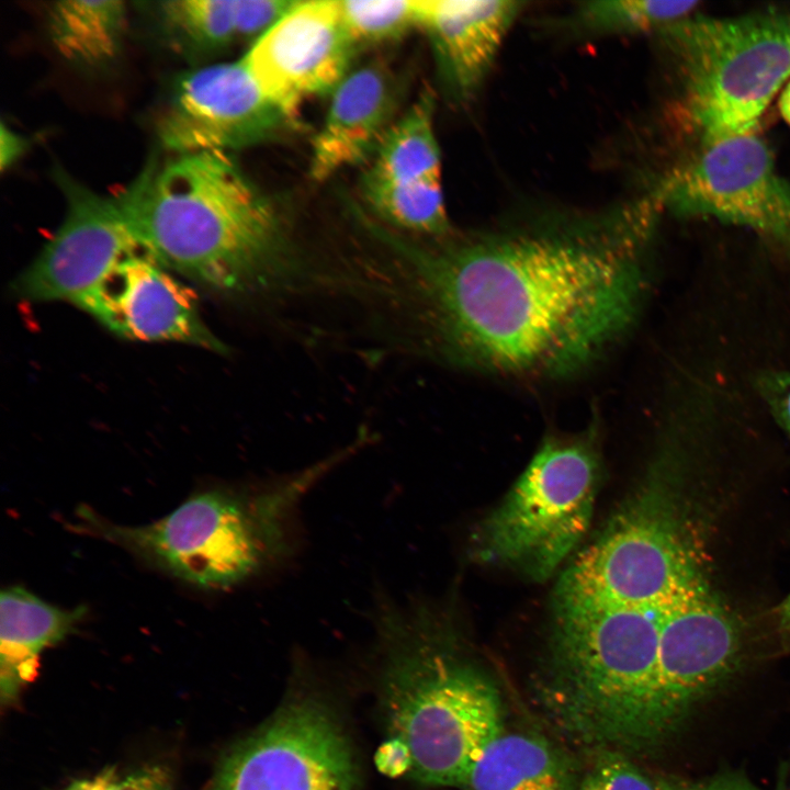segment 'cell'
Masks as SVG:
<instances>
[{
  "mask_svg": "<svg viewBox=\"0 0 790 790\" xmlns=\"http://www.w3.org/2000/svg\"><path fill=\"white\" fill-rule=\"evenodd\" d=\"M661 205L653 192L428 242L375 226L394 258L370 281L431 358L504 375H569L634 325Z\"/></svg>",
  "mask_w": 790,
  "mask_h": 790,
  "instance_id": "1",
  "label": "cell"
},
{
  "mask_svg": "<svg viewBox=\"0 0 790 790\" xmlns=\"http://www.w3.org/2000/svg\"><path fill=\"white\" fill-rule=\"evenodd\" d=\"M139 249L221 294H276L302 275L287 221L232 154L149 161L115 196Z\"/></svg>",
  "mask_w": 790,
  "mask_h": 790,
  "instance_id": "2",
  "label": "cell"
},
{
  "mask_svg": "<svg viewBox=\"0 0 790 790\" xmlns=\"http://www.w3.org/2000/svg\"><path fill=\"white\" fill-rule=\"evenodd\" d=\"M537 706L568 742L629 757L661 746L656 725L662 609L555 600Z\"/></svg>",
  "mask_w": 790,
  "mask_h": 790,
  "instance_id": "3",
  "label": "cell"
},
{
  "mask_svg": "<svg viewBox=\"0 0 790 790\" xmlns=\"http://www.w3.org/2000/svg\"><path fill=\"white\" fill-rule=\"evenodd\" d=\"M376 623L395 755L415 781L462 788L503 732L498 688L458 652L447 622L426 605L385 606Z\"/></svg>",
  "mask_w": 790,
  "mask_h": 790,
  "instance_id": "4",
  "label": "cell"
},
{
  "mask_svg": "<svg viewBox=\"0 0 790 790\" xmlns=\"http://www.w3.org/2000/svg\"><path fill=\"white\" fill-rule=\"evenodd\" d=\"M337 464L330 455L242 495L199 494L147 526L109 524L93 515L84 518L102 535L181 579L229 588L290 557L301 504Z\"/></svg>",
  "mask_w": 790,
  "mask_h": 790,
  "instance_id": "5",
  "label": "cell"
},
{
  "mask_svg": "<svg viewBox=\"0 0 790 790\" xmlns=\"http://www.w3.org/2000/svg\"><path fill=\"white\" fill-rule=\"evenodd\" d=\"M703 142L755 133L790 77V11L686 18L662 31Z\"/></svg>",
  "mask_w": 790,
  "mask_h": 790,
  "instance_id": "6",
  "label": "cell"
},
{
  "mask_svg": "<svg viewBox=\"0 0 790 790\" xmlns=\"http://www.w3.org/2000/svg\"><path fill=\"white\" fill-rule=\"evenodd\" d=\"M596 430L548 438L476 537L477 555L548 578L587 532L599 477Z\"/></svg>",
  "mask_w": 790,
  "mask_h": 790,
  "instance_id": "7",
  "label": "cell"
},
{
  "mask_svg": "<svg viewBox=\"0 0 790 790\" xmlns=\"http://www.w3.org/2000/svg\"><path fill=\"white\" fill-rule=\"evenodd\" d=\"M567 567L555 600L664 609L701 572L682 531L663 461Z\"/></svg>",
  "mask_w": 790,
  "mask_h": 790,
  "instance_id": "8",
  "label": "cell"
},
{
  "mask_svg": "<svg viewBox=\"0 0 790 790\" xmlns=\"http://www.w3.org/2000/svg\"><path fill=\"white\" fill-rule=\"evenodd\" d=\"M208 790H359L342 727L324 703L297 698L225 756Z\"/></svg>",
  "mask_w": 790,
  "mask_h": 790,
  "instance_id": "9",
  "label": "cell"
},
{
  "mask_svg": "<svg viewBox=\"0 0 790 790\" xmlns=\"http://www.w3.org/2000/svg\"><path fill=\"white\" fill-rule=\"evenodd\" d=\"M656 191L678 215L743 226L790 251V185L755 133L703 142Z\"/></svg>",
  "mask_w": 790,
  "mask_h": 790,
  "instance_id": "10",
  "label": "cell"
},
{
  "mask_svg": "<svg viewBox=\"0 0 790 790\" xmlns=\"http://www.w3.org/2000/svg\"><path fill=\"white\" fill-rule=\"evenodd\" d=\"M161 145L185 155L248 148L297 129V116L272 101L242 60L177 75L157 120Z\"/></svg>",
  "mask_w": 790,
  "mask_h": 790,
  "instance_id": "11",
  "label": "cell"
},
{
  "mask_svg": "<svg viewBox=\"0 0 790 790\" xmlns=\"http://www.w3.org/2000/svg\"><path fill=\"white\" fill-rule=\"evenodd\" d=\"M738 653L736 624L702 574L697 575L662 610L656 693L661 745L693 706L732 674Z\"/></svg>",
  "mask_w": 790,
  "mask_h": 790,
  "instance_id": "12",
  "label": "cell"
},
{
  "mask_svg": "<svg viewBox=\"0 0 790 790\" xmlns=\"http://www.w3.org/2000/svg\"><path fill=\"white\" fill-rule=\"evenodd\" d=\"M66 200L61 225L14 282L33 302H68L79 307L115 264L139 249L115 198H106L59 170Z\"/></svg>",
  "mask_w": 790,
  "mask_h": 790,
  "instance_id": "13",
  "label": "cell"
},
{
  "mask_svg": "<svg viewBox=\"0 0 790 790\" xmlns=\"http://www.w3.org/2000/svg\"><path fill=\"white\" fill-rule=\"evenodd\" d=\"M357 50L339 1H297L241 60L260 89L297 116L305 100L334 92Z\"/></svg>",
  "mask_w": 790,
  "mask_h": 790,
  "instance_id": "14",
  "label": "cell"
},
{
  "mask_svg": "<svg viewBox=\"0 0 790 790\" xmlns=\"http://www.w3.org/2000/svg\"><path fill=\"white\" fill-rule=\"evenodd\" d=\"M79 308L124 339L227 352L203 321L194 292L144 251L121 259Z\"/></svg>",
  "mask_w": 790,
  "mask_h": 790,
  "instance_id": "15",
  "label": "cell"
},
{
  "mask_svg": "<svg viewBox=\"0 0 790 790\" xmlns=\"http://www.w3.org/2000/svg\"><path fill=\"white\" fill-rule=\"evenodd\" d=\"M526 3L514 0H419V24L429 38L448 94L465 102L489 72Z\"/></svg>",
  "mask_w": 790,
  "mask_h": 790,
  "instance_id": "16",
  "label": "cell"
},
{
  "mask_svg": "<svg viewBox=\"0 0 790 790\" xmlns=\"http://www.w3.org/2000/svg\"><path fill=\"white\" fill-rule=\"evenodd\" d=\"M399 88L381 63L364 65L331 93L325 121L313 139L311 177L323 181L374 154L395 122Z\"/></svg>",
  "mask_w": 790,
  "mask_h": 790,
  "instance_id": "17",
  "label": "cell"
},
{
  "mask_svg": "<svg viewBox=\"0 0 790 790\" xmlns=\"http://www.w3.org/2000/svg\"><path fill=\"white\" fill-rule=\"evenodd\" d=\"M86 613L82 607L65 610L21 587L1 592L0 693L12 702L34 679L40 653L71 633Z\"/></svg>",
  "mask_w": 790,
  "mask_h": 790,
  "instance_id": "18",
  "label": "cell"
},
{
  "mask_svg": "<svg viewBox=\"0 0 790 790\" xmlns=\"http://www.w3.org/2000/svg\"><path fill=\"white\" fill-rule=\"evenodd\" d=\"M577 781L571 759L551 742L503 731L481 754L461 789L575 790Z\"/></svg>",
  "mask_w": 790,
  "mask_h": 790,
  "instance_id": "19",
  "label": "cell"
},
{
  "mask_svg": "<svg viewBox=\"0 0 790 790\" xmlns=\"http://www.w3.org/2000/svg\"><path fill=\"white\" fill-rule=\"evenodd\" d=\"M47 25L61 57L83 67H101L121 52L127 8L119 0L57 1L48 9Z\"/></svg>",
  "mask_w": 790,
  "mask_h": 790,
  "instance_id": "20",
  "label": "cell"
},
{
  "mask_svg": "<svg viewBox=\"0 0 790 790\" xmlns=\"http://www.w3.org/2000/svg\"><path fill=\"white\" fill-rule=\"evenodd\" d=\"M150 5L165 44L187 59L212 57L241 40L236 0H167Z\"/></svg>",
  "mask_w": 790,
  "mask_h": 790,
  "instance_id": "21",
  "label": "cell"
},
{
  "mask_svg": "<svg viewBox=\"0 0 790 790\" xmlns=\"http://www.w3.org/2000/svg\"><path fill=\"white\" fill-rule=\"evenodd\" d=\"M435 95L427 90L388 128L369 172L393 181H441V155L435 132Z\"/></svg>",
  "mask_w": 790,
  "mask_h": 790,
  "instance_id": "22",
  "label": "cell"
},
{
  "mask_svg": "<svg viewBox=\"0 0 790 790\" xmlns=\"http://www.w3.org/2000/svg\"><path fill=\"white\" fill-rule=\"evenodd\" d=\"M361 191L372 211L394 228L430 239L452 233L441 181L399 182L366 170Z\"/></svg>",
  "mask_w": 790,
  "mask_h": 790,
  "instance_id": "23",
  "label": "cell"
},
{
  "mask_svg": "<svg viewBox=\"0 0 790 790\" xmlns=\"http://www.w3.org/2000/svg\"><path fill=\"white\" fill-rule=\"evenodd\" d=\"M696 1L603 0L579 3L569 27L592 35L636 34L666 27L686 19Z\"/></svg>",
  "mask_w": 790,
  "mask_h": 790,
  "instance_id": "24",
  "label": "cell"
},
{
  "mask_svg": "<svg viewBox=\"0 0 790 790\" xmlns=\"http://www.w3.org/2000/svg\"><path fill=\"white\" fill-rule=\"evenodd\" d=\"M339 8L358 49L395 41L419 24V0H339Z\"/></svg>",
  "mask_w": 790,
  "mask_h": 790,
  "instance_id": "25",
  "label": "cell"
},
{
  "mask_svg": "<svg viewBox=\"0 0 790 790\" xmlns=\"http://www.w3.org/2000/svg\"><path fill=\"white\" fill-rule=\"evenodd\" d=\"M587 770L578 778L575 790H657L632 757L611 751L590 754Z\"/></svg>",
  "mask_w": 790,
  "mask_h": 790,
  "instance_id": "26",
  "label": "cell"
},
{
  "mask_svg": "<svg viewBox=\"0 0 790 790\" xmlns=\"http://www.w3.org/2000/svg\"><path fill=\"white\" fill-rule=\"evenodd\" d=\"M171 772L165 766L150 765L129 772L106 768L100 774L75 780L61 790H171Z\"/></svg>",
  "mask_w": 790,
  "mask_h": 790,
  "instance_id": "27",
  "label": "cell"
},
{
  "mask_svg": "<svg viewBox=\"0 0 790 790\" xmlns=\"http://www.w3.org/2000/svg\"><path fill=\"white\" fill-rule=\"evenodd\" d=\"M757 386L770 413L790 437V368L765 372Z\"/></svg>",
  "mask_w": 790,
  "mask_h": 790,
  "instance_id": "28",
  "label": "cell"
},
{
  "mask_svg": "<svg viewBox=\"0 0 790 790\" xmlns=\"http://www.w3.org/2000/svg\"><path fill=\"white\" fill-rule=\"evenodd\" d=\"M657 790H759L736 775H721L708 781L693 782L673 776L653 778Z\"/></svg>",
  "mask_w": 790,
  "mask_h": 790,
  "instance_id": "29",
  "label": "cell"
},
{
  "mask_svg": "<svg viewBox=\"0 0 790 790\" xmlns=\"http://www.w3.org/2000/svg\"><path fill=\"white\" fill-rule=\"evenodd\" d=\"M1 169L13 165L26 149V139L4 123L1 125Z\"/></svg>",
  "mask_w": 790,
  "mask_h": 790,
  "instance_id": "30",
  "label": "cell"
},
{
  "mask_svg": "<svg viewBox=\"0 0 790 790\" xmlns=\"http://www.w3.org/2000/svg\"><path fill=\"white\" fill-rule=\"evenodd\" d=\"M779 109L783 120L790 125V81L781 92Z\"/></svg>",
  "mask_w": 790,
  "mask_h": 790,
  "instance_id": "31",
  "label": "cell"
},
{
  "mask_svg": "<svg viewBox=\"0 0 790 790\" xmlns=\"http://www.w3.org/2000/svg\"><path fill=\"white\" fill-rule=\"evenodd\" d=\"M779 616L782 625L790 632V594L780 605Z\"/></svg>",
  "mask_w": 790,
  "mask_h": 790,
  "instance_id": "32",
  "label": "cell"
}]
</instances>
